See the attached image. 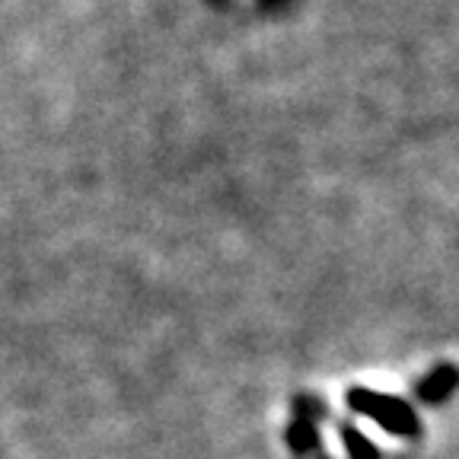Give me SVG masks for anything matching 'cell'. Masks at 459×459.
<instances>
[{"mask_svg":"<svg viewBox=\"0 0 459 459\" xmlns=\"http://www.w3.org/2000/svg\"><path fill=\"white\" fill-rule=\"evenodd\" d=\"M348 402H351L354 411L373 418V421L380 424V428H386L389 434H395V437H415L418 434V415L405 402L393 399V395L370 393V389H354L348 395Z\"/></svg>","mask_w":459,"mask_h":459,"instance_id":"obj_1","label":"cell"},{"mask_svg":"<svg viewBox=\"0 0 459 459\" xmlns=\"http://www.w3.org/2000/svg\"><path fill=\"white\" fill-rule=\"evenodd\" d=\"M287 440H290V446H294L297 453H307L316 446V411H307L300 405L297 409V418L294 424H290V430H287Z\"/></svg>","mask_w":459,"mask_h":459,"instance_id":"obj_2","label":"cell"},{"mask_svg":"<svg viewBox=\"0 0 459 459\" xmlns=\"http://www.w3.org/2000/svg\"><path fill=\"white\" fill-rule=\"evenodd\" d=\"M453 383H456V373H453L450 367H444V370H437L434 377H428V380H424L421 399H424V402H437V399H444V395L453 389Z\"/></svg>","mask_w":459,"mask_h":459,"instance_id":"obj_3","label":"cell"},{"mask_svg":"<svg viewBox=\"0 0 459 459\" xmlns=\"http://www.w3.org/2000/svg\"><path fill=\"white\" fill-rule=\"evenodd\" d=\"M342 437H344V450H348V459H380L377 456V446L354 428H342Z\"/></svg>","mask_w":459,"mask_h":459,"instance_id":"obj_4","label":"cell"}]
</instances>
